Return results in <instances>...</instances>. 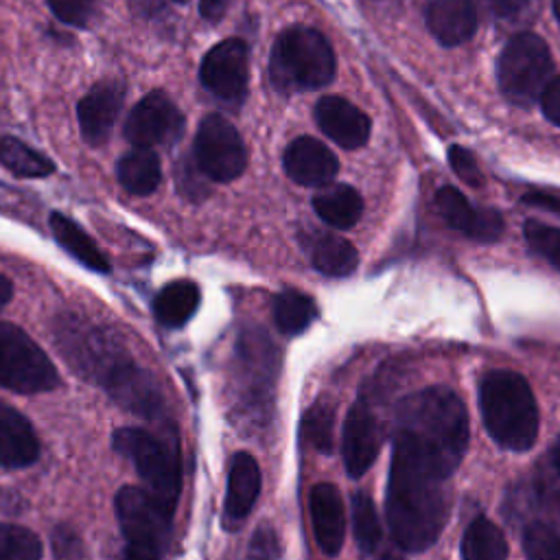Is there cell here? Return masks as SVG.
<instances>
[{
  "mask_svg": "<svg viewBox=\"0 0 560 560\" xmlns=\"http://www.w3.org/2000/svg\"><path fill=\"white\" fill-rule=\"evenodd\" d=\"M55 542V556L57 560H77L79 558V538L72 529H68L66 525L55 529L52 536Z\"/></svg>",
  "mask_w": 560,
  "mask_h": 560,
  "instance_id": "obj_41",
  "label": "cell"
},
{
  "mask_svg": "<svg viewBox=\"0 0 560 560\" xmlns=\"http://www.w3.org/2000/svg\"><path fill=\"white\" fill-rule=\"evenodd\" d=\"M540 105H542L545 116H547L553 125L560 127V74H556V77L549 81L547 90H545L542 96H540Z\"/></svg>",
  "mask_w": 560,
  "mask_h": 560,
  "instance_id": "obj_42",
  "label": "cell"
},
{
  "mask_svg": "<svg viewBox=\"0 0 560 560\" xmlns=\"http://www.w3.org/2000/svg\"><path fill=\"white\" fill-rule=\"evenodd\" d=\"M260 492V468L256 459L241 451L232 457L230 475H228V492H225V523L238 525L247 518Z\"/></svg>",
  "mask_w": 560,
  "mask_h": 560,
  "instance_id": "obj_21",
  "label": "cell"
},
{
  "mask_svg": "<svg viewBox=\"0 0 560 560\" xmlns=\"http://www.w3.org/2000/svg\"><path fill=\"white\" fill-rule=\"evenodd\" d=\"M553 59L542 37L534 33L514 35L497 59L501 94L516 107H532L540 101L553 79Z\"/></svg>",
  "mask_w": 560,
  "mask_h": 560,
  "instance_id": "obj_6",
  "label": "cell"
},
{
  "mask_svg": "<svg viewBox=\"0 0 560 560\" xmlns=\"http://www.w3.org/2000/svg\"><path fill=\"white\" fill-rule=\"evenodd\" d=\"M50 230L55 241L74 258L79 260L83 267L105 273L109 269V262L105 258V254L101 252V247L88 236V232L74 223L70 217L61 214V212H52L50 214Z\"/></svg>",
  "mask_w": 560,
  "mask_h": 560,
  "instance_id": "obj_26",
  "label": "cell"
},
{
  "mask_svg": "<svg viewBox=\"0 0 560 560\" xmlns=\"http://www.w3.org/2000/svg\"><path fill=\"white\" fill-rule=\"evenodd\" d=\"M394 435L405 438L451 477L468 446L466 407L453 389L440 385L427 387L400 402Z\"/></svg>",
  "mask_w": 560,
  "mask_h": 560,
  "instance_id": "obj_2",
  "label": "cell"
},
{
  "mask_svg": "<svg viewBox=\"0 0 560 560\" xmlns=\"http://www.w3.org/2000/svg\"><path fill=\"white\" fill-rule=\"evenodd\" d=\"M508 542L503 532L488 518L477 516L462 536V560H505Z\"/></svg>",
  "mask_w": 560,
  "mask_h": 560,
  "instance_id": "obj_28",
  "label": "cell"
},
{
  "mask_svg": "<svg viewBox=\"0 0 560 560\" xmlns=\"http://www.w3.org/2000/svg\"><path fill=\"white\" fill-rule=\"evenodd\" d=\"M57 383V370L46 352L15 324L0 322V385L18 394H39Z\"/></svg>",
  "mask_w": 560,
  "mask_h": 560,
  "instance_id": "obj_9",
  "label": "cell"
},
{
  "mask_svg": "<svg viewBox=\"0 0 560 560\" xmlns=\"http://www.w3.org/2000/svg\"><path fill=\"white\" fill-rule=\"evenodd\" d=\"M424 20L431 35L442 46H459L477 31L472 0H429Z\"/></svg>",
  "mask_w": 560,
  "mask_h": 560,
  "instance_id": "obj_20",
  "label": "cell"
},
{
  "mask_svg": "<svg viewBox=\"0 0 560 560\" xmlns=\"http://www.w3.org/2000/svg\"><path fill=\"white\" fill-rule=\"evenodd\" d=\"M173 2H179V4H186L188 0H173Z\"/></svg>",
  "mask_w": 560,
  "mask_h": 560,
  "instance_id": "obj_48",
  "label": "cell"
},
{
  "mask_svg": "<svg viewBox=\"0 0 560 560\" xmlns=\"http://www.w3.org/2000/svg\"><path fill=\"white\" fill-rule=\"evenodd\" d=\"M448 164H451V168L455 171V175H457L464 184H468V186H472V188L483 186V173H481V168H479L475 155H472L468 149L457 147V144L451 147V149H448Z\"/></svg>",
  "mask_w": 560,
  "mask_h": 560,
  "instance_id": "obj_38",
  "label": "cell"
},
{
  "mask_svg": "<svg viewBox=\"0 0 560 560\" xmlns=\"http://www.w3.org/2000/svg\"><path fill=\"white\" fill-rule=\"evenodd\" d=\"M313 208L324 223L337 230H348L361 219L363 199L350 184H326L313 197Z\"/></svg>",
  "mask_w": 560,
  "mask_h": 560,
  "instance_id": "obj_24",
  "label": "cell"
},
{
  "mask_svg": "<svg viewBox=\"0 0 560 560\" xmlns=\"http://www.w3.org/2000/svg\"><path fill=\"white\" fill-rule=\"evenodd\" d=\"M39 455V442L31 422L13 407L0 402V466L24 468Z\"/></svg>",
  "mask_w": 560,
  "mask_h": 560,
  "instance_id": "obj_22",
  "label": "cell"
},
{
  "mask_svg": "<svg viewBox=\"0 0 560 560\" xmlns=\"http://www.w3.org/2000/svg\"><path fill=\"white\" fill-rule=\"evenodd\" d=\"M315 120L322 133L343 149L363 147L372 131L370 116L348 98L335 94L317 101Z\"/></svg>",
  "mask_w": 560,
  "mask_h": 560,
  "instance_id": "obj_16",
  "label": "cell"
},
{
  "mask_svg": "<svg viewBox=\"0 0 560 560\" xmlns=\"http://www.w3.org/2000/svg\"><path fill=\"white\" fill-rule=\"evenodd\" d=\"M195 166L212 182H232L241 177L247 164L245 144L236 127L221 114L201 118L195 133Z\"/></svg>",
  "mask_w": 560,
  "mask_h": 560,
  "instance_id": "obj_10",
  "label": "cell"
},
{
  "mask_svg": "<svg viewBox=\"0 0 560 560\" xmlns=\"http://www.w3.org/2000/svg\"><path fill=\"white\" fill-rule=\"evenodd\" d=\"M0 162L18 177H46L55 171L50 158L13 136L0 140Z\"/></svg>",
  "mask_w": 560,
  "mask_h": 560,
  "instance_id": "obj_30",
  "label": "cell"
},
{
  "mask_svg": "<svg viewBox=\"0 0 560 560\" xmlns=\"http://www.w3.org/2000/svg\"><path fill=\"white\" fill-rule=\"evenodd\" d=\"M282 166L300 186H326L335 179L339 160L322 140L300 136L284 149Z\"/></svg>",
  "mask_w": 560,
  "mask_h": 560,
  "instance_id": "obj_17",
  "label": "cell"
},
{
  "mask_svg": "<svg viewBox=\"0 0 560 560\" xmlns=\"http://www.w3.org/2000/svg\"><path fill=\"white\" fill-rule=\"evenodd\" d=\"M317 315V306L311 295L298 289H284L273 300V322L284 335L304 332Z\"/></svg>",
  "mask_w": 560,
  "mask_h": 560,
  "instance_id": "obj_29",
  "label": "cell"
},
{
  "mask_svg": "<svg viewBox=\"0 0 560 560\" xmlns=\"http://www.w3.org/2000/svg\"><path fill=\"white\" fill-rule=\"evenodd\" d=\"M383 431L381 424L365 400H357L343 422V438H341V453L343 464L350 477H363L370 466L374 464L378 448H381Z\"/></svg>",
  "mask_w": 560,
  "mask_h": 560,
  "instance_id": "obj_13",
  "label": "cell"
},
{
  "mask_svg": "<svg viewBox=\"0 0 560 560\" xmlns=\"http://www.w3.org/2000/svg\"><path fill=\"white\" fill-rule=\"evenodd\" d=\"M435 203L442 219L472 241L492 243L503 232V219L497 210L470 206V201L455 186H442L435 195Z\"/></svg>",
  "mask_w": 560,
  "mask_h": 560,
  "instance_id": "obj_15",
  "label": "cell"
},
{
  "mask_svg": "<svg viewBox=\"0 0 560 560\" xmlns=\"http://www.w3.org/2000/svg\"><path fill=\"white\" fill-rule=\"evenodd\" d=\"M479 411L488 435L503 448L527 451L538 435L529 383L514 370H490L479 381Z\"/></svg>",
  "mask_w": 560,
  "mask_h": 560,
  "instance_id": "obj_3",
  "label": "cell"
},
{
  "mask_svg": "<svg viewBox=\"0 0 560 560\" xmlns=\"http://www.w3.org/2000/svg\"><path fill=\"white\" fill-rule=\"evenodd\" d=\"M57 20L70 26H85L96 13L98 0H46Z\"/></svg>",
  "mask_w": 560,
  "mask_h": 560,
  "instance_id": "obj_37",
  "label": "cell"
},
{
  "mask_svg": "<svg viewBox=\"0 0 560 560\" xmlns=\"http://www.w3.org/2000/svg\"><path fill=\"white\" fill-rule=\"evenodd\" d=\"M523 203L542 208V210L553 212V214H560V197H553V195H547V192H527V195H523Z\"/></svg>",
  "mask_w": 560,
  "mask_h": 560,
  "instance_id": "obj_43",
  "label": "cell"
},
{
  "mask_svg": "<svg viewBox=\"0 0 560 560\" xmlns=\"http://www.w3.org/2000/svg\"><path fill=\"white\" fill-rule=\"evenodd\" d=\"M311 521L319 549L326 556H337L346 536V514L339 490L332 483H317L311 490Z\"/></svg>",
  "mask_w": 560,
  "mask_h": 560,
  "instance_id": "obj_19",
  "label": "cell"
},
{
  "mask_svg": "<svg viewBox=\"0 0 560 560\" xmlns=\"http://www.w3.org/2000/svg\"><path fill=\"white\" fill-rule=\"evenodd\" d=\"M125 103V88L122 83L107 79L98 81L79 103H77V118L81 136L88 144L98 147L105 144Z\"/></svg>",
  "mask_w": 560,
  "mask_h": 560,
  "instance_id": "obj_14",
  "label": "cell"
},
{
  "mask_svg": "<svg viewBox=\"0 0 560 560\" xmlns=\"http://www.w3.org/2000/svg\"><path fill=\"white\" fill-rule=\"evenodd\" d=\"M116 514L125 538L122 560H162L171 510L147 488L125 486L116 494Z\"/></svg>",
  "mask_w": 560,
  "mask_h": 560,
  "instance_id": "obj_8",
  "label": "cell"
},
{
  "mask_svg": "<svg viewBox=\"0 0 560 560\" xmlns=\"http://www.w3.org/2000/svg\"><path fill=\"white\" fill-rule=\"evenodd\" d=\"M247 560H280V542L269 525H260L247 547Z\"/></svg>",
  "mask_w": 560,
  "mask_h": 560,
  "instance_id": "obj_40",
  "label": "cell"
},
{
  "mask_svg": "<svg viewBox=\"0 0 560 560\" xmlns=\"http://www.w3.org/2000/svg\"><path fill=\"white\" fill-rule=\"evenodd\" d=\"M553 13H556V20H558V26H560V0H553Z\"/></svg>",
  "mask_w": 560,
  "mask_h": 560,
  "instance_id": "obj_47",
  "label": "cell"
},
{
  "mask_svg": "<svg viewBox=\"0 0 560 560\" xmlns=\"http://www.w3.org/2000/svg\"><path fill=\"white\" fill-rule=\"evenodd\" d=\"M527 560H560V532L547 521H532L523 532Z\"/></svg>",
  "mask_w": 560,
  "mask_h": 560,
  "instance_id": "obj_34",
  "label": "cell"
},
{
  "mask_svg": "<svg viewBox=\"0 0 560 560\" xmlns=\"http://www.w3.org/2000/svg\"><path fill=\"white\" fill-rule=\"evenodd\" d=\"M335 50L317 28L289 26L273 42L269 79L280 92L319 90L335 79Z\"/></svg>",
  "mask_w": 560,
  "mask_h": 560,
  "instance_id": "obj_4",
  "label": "cell"
},
{
  "mask_svg": "<svg viewBox=\"0 0 560 560\" xmlns=\"http://www.w3.org/2000/svg\"><path fill=\"white\" fill-rule=\"evenodd\" d=\"M488 13H492L497 20L505 22H521L529 20L536 0H479Z\"/></svg>",
  "mask_w": 560,
  "mask_h": 560,
  "instance_id": "obj_39",
  "label": "cell"
},
{
  "mask_svg": "<svg viewBox=\"0 0 560 560\" xmlns=\"http://www.w3.org/2000/svg\"><path fill=\"white\" fill-rule=\"evenodd\" d=\"M11 295H13V284H11V280L4 278V276H0V311H2V306L11 300Z\"/></svg>",
  "mask_w": 560,
  "mask_h": 560,
  "instance_id": "obj_45",
  "label": "cell"
},
{
  "mask_svg": "<svg viewBox=\"0 0 560 560\" xmlns=\"http://www.w3.org/2000/svg\"><path fill=\"white\" fill-rule=\"evenodd\" d=\"M57 348L74 372L92 383L107 387V383L133 359L127 354L114 335L77 315H63L55 324Z\"/></svg>",
  "mask_w": 560,
  "mask_h": 560,
  "instance_id": "obj_5",
  "label": "cell"
},
{
  "mask_svg": "<svg viewBox=\"0 0 560 560\" xmlns=\"http://www.w3.org/2000/svg\"><path fill=\"white\" fill-rule=\"evenodd\" d=\"M105 389L112 396V400H116L120 407H125L131 413L155 418L164 409L162 394L158 389L155 378L147 370L138 368L136 363H129L127 368H122Z\"/></svg>",
  "mask_w": 560,
  "mask_h": 560,
  "instance_id": "obj_18",
  "label": "cell"
},
{
  "mask_svg": "<svg viewBox=\"0 0 560 560\" xmlns=\"http://www.w3.org/2000/svg\"><path fill=\"white\" fill-rule=\"evenodd\" d=\"M332 424H335V411L326 400H317L315 405L308 407L302 429L304 438L313 448L319 453H330L332 451Z\"/></svg>",
  "mask_w": 560,
  "mask_h": 560,
  "instance_id": "obj_35",
  "label": "cell"
},
{
  "mask_svg": "<svg viewBox=\"0 0 560 560\" xmlns=\"http://www.w3.org/2000/svg\"><path fill=\"white\" fill-rule=\"evenodd\" d=\"M199 79L217 98L225 103H241L249 79L247 44L238 37H230L212 46L199 66Z\"/></svg>",
  "mask_w": 560,
  "mask_h": 560,
  "instance_id": "obj_12",
  "label": "cell"
},
{
  "mask_svg": "<svg viewBox=\"0 0 560 560\" xmlns=\"http://www.w3.org/2000/svg\"><path fill=\"white\" fill-rule=\"evenodd\" d=\"M112 446L136 466L140 479L147 483V490L173 512L179 497L177 448L151 431L136 427L114 431Z\"/></svg>",
  "mask_w": 560,
  "mask_h": 560,
  "instance_id": "obj_7",
  "label": "cell"
},
{
  "mask_svg": "<svg viewBox=\"0 0 560 560\" xmlns=\"http://www.w3.org/2000/svg\"><path fill=\"white\" fill-rule=\"evenodd\" d=\"M199 287L192 280H173L153 300V315L166 328L184 326L199 306Z\"/></svg>",
  "mask_w": 560,
  "mask_h": 560,
  "instance_id": "obj_27",
  "label": "cell"
},
{
  "mask_svg": "<svg viewBox=\"0 0 560 560\" xmlns=\"http://www.w3.org/2000/svg\"><path fill=\"white\" fill-rule=\"evenodd\" d=\"M313 267L330 278L350 276L359 265V254L350 241L332 232H313L306 241Z\"/></svg>",
  "mask_w": 560,
  "mask_h": 560,
  "instance_id": "obj_23",
  "label": "cell"
},
{
  "mask_svg": "<svg viewBox=\"0 0 560 560\" xmlns=\"http://www.w3.org/2000/svg\"><path fill=\"white\" fill-rule=\"evenodd\" d=\"M525 505L542 512L549 521L560 523V472L551 468H540L532 483L521 486V497Z\"/></svg>",
  "mask_w": 560,
  "mask_h": 560,
  "instance_id": "obj_31",
  "label": "cell"
},
{
  "mask_svg": "<svg viewBox=\"0 0 560 560\" xmlns=\"http://www.w3.org/2000/svg\"><path fill=\"white\" fill-rule=\"evenodd\" d=\"M352 532L359 549L365 556H381L383 529L374 501L365 492H354L352 497Z\"/></svg>",
  "mask_w": 560,
  "mask_h": 560,
  "instance_id": "obj_32",
  "label": "cell"
},
{
  "mask_svg": "<svg viewBox=\"0 0 560 560\" xmlns=\"http://www.w3.org/2000/svg\"><path fill=\"white\" fill-rule=\"evenodd\" d=\"M230 0H199V15L208 22H217L223 18Z\"/></svg>",
  "mask_w": 560,
  "mask_h": 560,
  "instance_id": "obj_44",
  "label": "cell"
},
{
  "mask_svg": "<svg viewBox=\"0 0 560 560\" xmlns=\"http://www.w3.org/2000/svg\"><path fill=\"white\" fill-rule=\"evenodd\" d=\"M523 234L529 247L560 271V228L529 219L523 225Z\"/></svg>",
  "mask_w": 560,
  "mask_h": 560,
  "instance_id": "obj_36",
  "label": "cell"
},
{
  "mask_svg": "<svg viewBox=\"0 0 560 560\" xmlns=\"http://www.w3.org/2000/svg\"><path fill=\"white\" fill-rule=\"evenodd\" d=\"M42 542L35 532L0 523V560H39Z\"/></svg>",
  "mask_w": 560,
  "mask_h": 560,
  "instance_id": "obj_33",
  "label": "cell"
},
{
  "mask_svg": "<svg viewBox=\"0 0 560 560\" xmlns=\"http://www.w3.org/2000/svg\"><path fill=\"white\" fill-rule=\"evenodd\" d=\"M116 177L120 186L138 197L151 195L162 179L160 158L149 147H136L120 155L116 164Z\"/></svg>",
  "mask_w": 560,
  "mask_h": 560,
  "instance_id": "obj_25",
  "label": "cell"
},
{
  "mask_svg": "<svg viewBox=\"0 0 560 560\" xmlns=\"http://www.w3.org/2000/svg\"><path fill=\"white\" fill-rule=\"evenodd\" d=\"M446 475L409 442L394 435L385 516L394 542L405 551H424L448 518Z\"/></svg>",
  "mask_w": 560,
  "mask_h": 560,
  "instance_id": "obj_1",
  "label": "cell"
},
{
  "mask_svg": "<svg viewBox=\"0 0 560 560\" xmlns=\"http://www.w3.org/2000/svg\"><path fill=\"white\" fill-rule=\"evenodd\" d=\"M184 127L186 118L173 98L162 90H153L131 107L122 133L131 144L151 149L158 144L177 142Z\"/></svg>",
  "mask_w": 560,
  "mask_h": 560,
  "instance_id": "obj_11",
  "label": "cell"
},
{
  "mask_svg": "<svg viewBox=\"0 0 560 560\" xmlns=\"http://www.w3.org/2000/svg\"><path fill=\"white\" fill-rule=\"evenodd\" d=\"M551 466L560 472V438L556 440V444L551 448Z\"/></svg>",
  "mask_w": 560,
  "mask_h": 560,
  "instance_id": "obj_46",
  "label": "cell"
}]
</instances>
